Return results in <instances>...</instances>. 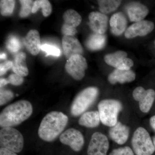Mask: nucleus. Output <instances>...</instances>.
Here are the masks:
<instances>
[{
  "label": "nucleus",
  "instance_id": "obj_19",
  "mask_svg": "<svg viewBox=\"0 0 155 155\" xmlns=\"http://www.w3.org/2000/svg\"><path fill=\"white\" fill-rule=\"evenodd\" d=\"M135 73L132 70L116 69L109 75L108 80L111 84H115L117 83L131 82L135 80Z\"/></svg>",
  "mask_w": 155,
  "mask_h": 155
},
{
  "label": "nucleus",
  "instance_id": "obj_38",
  "mask_svg": "<svg viewBox=\"0 0 155 155\" xmlns=\"http://www.w3.org/2000/svg\"><path fill=\"white\" fill-rule=\"evenodd\" d=\"M152 140L155 149V135L153 137Z\"/></svg>",
  "mask_w": 155,
  "mask_h": 155
},
{
  "label": "nucleus",
  "instance_id": "obj_2",
  "mask_svg": "<svg viewBox=\"0 0 155 155\" xmlns=\"http://www.w3.org/2000/svg\"><path fill=\"white\" fill-rule=\"evenodd\" d=\"M33 113V107L30 102L20 100L3 109L0 114V126L13 127L20 125L27 120Z\"/></svg>",
  "mask_w": 155,
  "mask_h": 155
},
{
  "label": "nucleus",
  "instance_id": "obj_37",
  "mask_svg": "<svg viewBox=\"0 0 155 155\" xmlns=\"http://www.w3.org/2000/svg\"><path fill=\"white\" fill-rule=\"evenodd\" d=\"M7 58V55L5 53H1L0 55V58L1 60H5Z\"/></svg>",
  "mask_w": 155,
  "mask_h": 155
},
{
  "label": "nucleus",
  "instance_id": "obj_25",
  "mask_svg": "<svg viewBox=\"0 0 155 155\" xmlns=\"http://www.w3.org/2000/svg\"><path fill=\"white\" fill-rule=\"evenodd\" d=\"M40 8H41L42 13L45 17H48L52 11L51 5L48 0L35 1L34 3L32 13H36Z\"/></svg>",
  "mask_w": 155,
  "mask_h": 155
},
{
  "label": "nucleus",
  "instance_id": "obj_35",
  "mask_svg": "<svg viewBox=\"0 0 155 155\" xmlns=\"http://www.w3.org/2000/svg\"><path fill=\"white\" fill-rule=\"evenodd\" d=\"M9 83L8 79L4 78H1L0 79V87H1V88L7 85Z\"/></svg>",
  "mask_w": 155,
  "mask_h": 155
},
{
  "label": "nucleus",
  "instance_id": "obj_24",
  "mask_svg": "<svg viewBox=\"0 0 155 155\" xmlns=\"http://www.w3.org/2000/svg\"><path fill=\"white\" fill-rule=\"evenodd\" d=\"M121 2L116 0H100L98 1V4L101 13L107 14L116 11L121 5Z\"/></svg>",
  "mask_w": 155,
  "mask_h": 155
},
{
  "label": "nucleus",
  "instance_id": "obj_4",
  "mask_svg": "<svg viewBox=\"0 0 155 155\" xmlns=\"http://www.w3.org/2000/svg\"><path fill=\"white\" fill-rule=\"evenodd\" d=\"M99 94L98 89L95 87H90L84 89L76 96L70 107L72 116L82 115L94 102Z\"/></svg>",
  "mask_w": 155,
  "mask_h": 155
},
{
  "label": "nucleus",
  "instance_id": "obj_15",
  "mask_svg": "<svg viewBox=\"0 0 155 155\" xmlns=\"http://www.w3.org/2000/svg\"><path fill=\"white\" fill-rule=\"evenodd\" d=\"M62 45L64 55L67 59L75 55H81L83 52V48L74 36L64 35L62 38Z\"/></svg>",
  "mask_w": 155,
  "mask_h": 155
},
{
  "label": "nucleus",
  "instance_id": "obj_39",
  "mask_svg": "<svg viewBox=\"0 0 155 155\" xmlns=\"http://www.w3.org/2000/svg\"></svg>",
  "mask_w": 155,
  "mask_h": 155
},
{
  "label": "nucleus",
  "instance_id": "obj_23",
  "mask_svg": "<svg viewBox=\"0 0 155 155\" xmlns=\"http://www.w3.org/2000/svg\"><path fill=\"white\" fill-rule=\"evenodd\" d=\"M106 43V36L104 34L94 33L87 39L85 45L89 50L99 51L104 47Z\"/></svg>",
  "mask_w": 155,
  "mask_h": 155
},
{
  "label": "nucleus",
  "instance_id": "obj_36",
  "mask_svg": "<svg viewBox=\"0 0 155 155\" xmlns=\"http://www.w3.org/2000/svg\"><path fill=\"white\" fill-rule=\"evenodd\" d=\"M150 123L151 127L155 131V115L153 116L150 118Z\"/></svg>",
  "mask_w": 155,
  "mask_h": 155
},
{
  "label": "nucleus",
  "instance_id": "obj_11",
  "mask_svg": "<svg viewBox=\"0 0 155 155\" xmlns=\"http://www.w3.org/2000/svg\"><path fill=\"white\" fill-rule=\"evenodd\" d=\"M64 23L61 28V32L64 35L74 36L77 33L76 27L80 25L82 18L80 14L72 9H69L63 15Z\"/></svg>",
  "mask_w": 155,
  "mask_h": 155
},
{
  "label": "nucleus",
  "instance_id": "obj_7",
  "mask_svg": "<svg viewBox=\"0 0 155 155\" xmlns=\"http://www.w3.org/2000/svg\"><path fill=\"white\" fill-rule=\"evenodd\" d=\"M65 67L70 76L75 80L80 81L85 75V70L87 68V62L81 55H75L67 60Z\"/></svg>",
  "mask_w": 155,
  "mask_h": 155
},
{
  "label": "nucleus",
  "instance_id": "obj_31",
  "mask_svg": "<svg viewBox=\"0 0 155 155\" xmlns=\"http://www.w3.org/2000/svg\"><path fill=\"white\" fill-rule=\"evenodd\" d=\"M109 155H135V154L131 148L125 146L113 150Z\"/></svg>",
  "mask_w": 155,
  "mask_h": 155
},
{
  "label": "nucleus",
  "instance_id": "obj_21",
  "mask_svg": "<svg viewBox=\"0 0 155 155\" xmlns=\"http://www.w3.org/2000/svg\"><path fill=\"white\" fill-rule=\"evenodd\" d=\"M101 122L98 111H91L81 115L78 123L79 125L88 128H95L99 125Z\"/></svg>",
  "mask_w": 155,
  "mask_h": 155
},
{
  "label": "nucleus",
  "instance_id": "obj_5",
  "mask_svg": "<svg viewBox=\"0 0 155 155\" xmlns=\"http://www.w3.org/2000/svg\"><path fill=\"white\" fill-rule=\"evenodd\" d=\"M131 146L136 155H152L155 151L153 140L143 127H139L134 131L131 139Z\"/></svg>",
  "mask_w": 155,
  "mask_h": 155
},
{
  "label": "nucleus",
  "instance_id": "obj_17",
  "mask_svg": "<svg viewBox=\"0 0 155 155\" xmlns=\"http://www.w3.org/2000/svg\"><path fill=\"white\" fill-rule=\"evenodd\" d=\"M129 133V127L120 122H117L116 125L111 127L109 131L111 139L119 145L125 144L127 141Z\"/></svg>",
  "mask_w": 155,
  "mask_h": 155
},
{
  "label": "nucleus",
  "instance_id": "obj_13",
  "mask_svg": "<svg viewBox=\"0 0 155 155\" xmlns=\"http://www.w3.org/2000/svg\"><path fill=\"white\" fill-rule=\"evenodd\" d=\"M154 28L153 22L143 20L134 22L125 31V35L127 38H133L137 36H144L150 33Z\"/></svg>",
  "mask_w": 155,
  "mask_h": 155
},
{
  "label": "nucleus",
  "instance_id": "obj_10",
  "mask_svg": "<svg viewBox=\"0 0 155 155\" xmlns=\"http://www.w3.org/2000/svg\"><path fill=\"white\" fill-rule=\"evenodd\" d=\"M134 99L138 101L142 112L147 113L150 111L155 100V91L153 89L145 90L142 87H138L134 90Z\"/></svg>",
  "mask_w": 155,
  "mask_h": 155
},
{
  "label": "nucleus",
  "instance_id": "obj_27",
  "mask_svg": "<svg viewBox=\"0 0 155 155\" xmlns=\"http://www.w3.org/2000/svg\"><path fill=\"white\" fill-rule=\"evenodd\" d=\"M21 8L19 15L22 18L28 17L30 13H32V8L34 2L30 0H21L19 1Z\"/></svg>",
  "mask_w": 155,
  "mask_h": 155
},
{
  "label": "nucleus",
  "instance_id": "obj_16",
  "mask_svg": "<svg viewBox=\"0 0 155 155\" xmlns=\"http://www.w3.org/2000/svg\"><path fill=\"white\" fill-rule=\"evenodd\" d=\"M126 10L130 21L135 22L143 20L149 12L146 6L137 2L129 3Z\"/></svg>",
  "mask_w": 155,
  "mask_h": 155
},
{
  "label": "nucleus",
  "instance_id": "obj_32",
  "mask_svg": "<svg viewBox=\"0 0 155 155\" xmlns=\"http://www.w3.org/2000/svg\"><path fill=\"white\" fill-rule=\"evenodd\" d=\"M9 84L14 86H19L23 83V78L16 74H12L9 75L8 79Z\"/></svg>",
  "mask_w": 155,
  "mask_h": 155
},
{
  "label": "nucleus",
  "instance_id": "obj_18",
  "mask_svg": "<svg viewBox=\"0 0 155 155\" xmlns=\"http://www.w3.org/2000/svg\"><path fill=\"white\" fill-rule=\"evenodd\" d=\"M24 44L31 54L34 56L37 55L39 53L41 46L38 31L35 29L29 31L24 38Z\"/></svg>",
  "mask_w": 155,
  "mask_h": 155
},
{
  "label": "nucleus",
  "instance_id": "obj_33",
  "mask_svg": "<svg viewBox=\"0 0 155 155\" xmlns=\"http://www.w3.org/2000/svg\"><path fill=\"white\" fill-rule=\"evenodd\" d=\"M13 65V62L8 61H5L4 63L0 64V75L2 76L5 74L6 72L12 68Z\"/></svg>",
  "mask_w": 155,
  "mask_h": 155
},
{
  "label": "nucleus",
  "instance_id": "obj_30",
  "mask_svg": "<svg viewBox=\"0 0 155 155\" xmlns=\"http://www.w3.org/2000/svg\"><path fill=\"white\" fill-rule=\"evenodd\" d=\"M14 94L13 92L8 89L1 88L0 91V105L3 106L13 99Z\"/></svg>",
  "mask_w": 155,
  "mask_h": 155
},
{
  "label": "nucleus",
  "instance_id": "obj_8",
  "mask_svg": "<svg viewBox=\"0 0 155 155\" xmlns=\"http://www.w3.org/2000/svg\"><path fill=\"white\" fill-rule=\"evenodd\" d=\"M59 139L63 144L68 146L76 152L80 151L84 145L83 134L75 128H70L65 130L60 136Z\"/></svg>",
  "mask_w": 155,
  "mask_h": 155
},
{
  "label": "nucleus",
  "instance_id": "obj_22",
  "mask_svg": "<svg viewBox=\"0 0 155 155\" xmlns=\"http://www.w3.org/2000/svg\"><path fill=\"white\" fill-rule=\"evenodd\" d=\"M26 55L25 53L17 54L14 58L12 70L15 74L22 77H25L28 74V69L26 63Z\"/></svg>",
  "mask_w": 155,
  "mask_h": 155
},
{
  "label": "nucleus",
  "instance_id": "obj_1",
  "mask_svg": "<svg viewBox=\"0 0 155 155\" xmlns=\"http://www.w3.org/2000/svg\"><path fill=\"white\" fill-rule=\"evenodd\" d=\"M68 116L59 111L48 113L42 120L38 130L39 137L44 141H54L63 133L68 124Z\"/></svg>",
  "mask_w": 155,
  "mask_h": 155
},
{
  "label": "nucleus",
  "instance_id": "obj_12",
  "mask_svg": "<svg viewBox=\"0 0 155 155\" xmlns=\"http://www.w3.org/2000/svg\"><path fill=\"white\" fill-rule=\"evenodd\" d=\"M127 57V54L125 52L118 51L106 55L104 59L106 64L116 69L130 70V68L133 66L134 62Z\"/></svg>",
  "mask_w": 155,
  "mask_h": 155
},
{
  "label": "nucleus",
  "instance_id": "obj_9",
  "mask_svg": "<svg viewBox=\"0 0 155 155\" xmlns=\"http://www.w3.org/2000/svg\"><path fill=\"white\" fill-rule=\"evenodd\" d=\"M110 143L107 136L100 132H96L91 136L87 147V155H107Z\"/></svg>",
  "mask_w": 155,
  "mask_h": 155
},
{
  "label": "nucleus",
  "instance_id": "obj_3",
  "mask_svg": "<svg viewBox=\"0 0 155 155\" xmlns=\"http://www.w3.org/2000/svg\"><path fill=\"white\" fill-rule=\"evenodd\" d=\"M97 107L101 122L110 127L118 122V116L123 109L121 102L115 99L103 100L99 103Z\"/></svg>",
  "mask_w": 155,
  "mask_h": 155
},
{
  "label": "nucleus",
  "instance_id": "obj_29",
  "mask_svg": "<svg viewBox=\"0 0 155 155\" xmlns=\"http://www.w3.org/2000/svg\"><path fill=\"white\" fill-rule=\"evenodd\" d=\"M41 49L42 51L46 53L47 56L52 55L60 57L61 55V51L60 49L52 45L45 44L42 45Z\"/></svg>",
  "mask_w": 155,
  "mask_h": 155
},
{
  "label": "nucleus",
  "instance_id": "obj_28",
  "mask_svg": "<svg viewBox=\"0 0 155 155\" xmlns=\"http://www.w3.org/2000/svg\"><path fill=\"white\" fill-rule=\"evenodd\" d=\"M6 47L11 52L16 53L21 48V42L17 37L12 35L9 37L6 42Z\"/></svg>",
  "mask_w": 155,
  "mask_h": 155
},
{
  "label": "nucleus",
  "instance_id": "obj_26",
  "mask_svg": "<svg viewBox=\"0 0 155 155\" xmlns=\"http://www.w3.org/2000/svg\"><path fill=\"white\" fill-rule=\"evenodd\" d=\"M15 1L13 0H2L0 2L1 14L3 16H10L13 14L15 8Z\"/></svg>",
  "mask_w": 155,
  "mask_h": 155
},
{
  "label": "nucleus",
  "instance_id": "obj_14",
  "mask_svg": "<svg viewBox=\"0 0 155 155\" xmlns=\"http://www.w3.org/2000/svg\"><path fill=\"white\" fill-rule=\"evenodd\" d=\"M90 27L94 33L104 34L108 27V18L101 12H92L89 15Z\"/></svg>",
  "mask_w": 155,
  "mask_h": 155
},
{
  "label": "nucleus",
  "instance_id": "obj_6",
  "mask_svg": "<svg viewBox=\"0 0 155 155\" xmlns=\"http://www.w3.org/2000/svg\"><path fill=\"white\" fill-rule=\"evenodd\" d=\"M24 138L19 130L13 127H2L0 130V146L15 153L22 151Z\"/></svg>",
  "mask_w": 155,
  "mask_h": 155
},
{
  "label": "nucleus",
  "instance_id": "obj_20",
  "mask_svg": "<svg viewBox=\"0 0 155 155\" xmlns=\"http://www.w3.org/2000/svg\"><path fill=\"white\" fill-rule=\"evenodd\" d=\"M110 24L112 33L116 36H119L126 30L127 19L122 12H117L111 17Z\"/></svg>",
  "mask_w": 155,
  "mask_h": 155
},
{
  "label": "nucleus",
  "instance_id": "obj_34",
  "mask_svg": "<svg viewBox=\"0 0 155 155\" xmlns=\"http://www.w3.org/2000/svg\"><path fill=\"white\" fill-rule=\"evenodd\" d=\"M0 155H17V153L11 151L7 149L1 148H0Z\"/></svg>",
  "mask_w": 155,
  "mask_h": 155
}]
</instances>
